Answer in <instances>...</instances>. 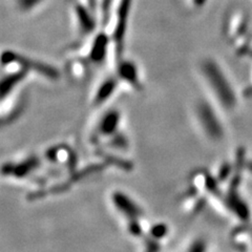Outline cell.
I'll return each instance as SVG.
<instances>
[{
    "instance_id": "obj_1",
    "label": "cell",
    "mask_w": 252,
    "mask_h": 252,
    "mask_svg": "<svg viewBox=\"0 0 252 252\" xmlns=\"http://www.w3.org/2000/svg\"><path fill=\"white\" fill-rule=\"evenodd\" d=\"M133 0H113L108 10L104 29L112 42V64L125 56V42L127 37Z\"/></svg>"
},
{
    "instance_id": "obj_2",
    "label": "cell",
    "mask_w": 252,
    "mask_h": 252,
    "mask_svg": "<svg viewBox=\"0 0 252 252\" xmlns=\"http://www.w3.org/2000/svg\"><path fill=\"white\" fill-rule=\"evenodd\" d=\"M198 74L205 89L222 106L233 104V91L224 72L218 63L210 58L203 59L198 65Z\"/></svg>"
},
{
    "instance_id": "obj_3",
    "label": "cell",
    "mask_w": 252,
    "mask_h": 252,
    "mask_svg": "<svg viewBox=\"0 0 252 252\" xmlns=\"http://www.w3.org/2000/svg\"><path fill=\"white\" fill-rule=\"evenodd\" d=\"M1 67L20 68L31 76H36L49 82H57L61 78L60 70L53 63L12 49L2 51Z\"/></svg>"
},
{
    "instance_id": "obj_4",
    "label": "cell",
    "mask_w": 252,
    "mask_h": 252,
    "mask_svg": "<svg viewBox=\"0 0 252 252\" xmlns=\"http://www.w3.org/2000/svg\"><path fill=\"white\" fill-rule=\"evenodd\" d=\"M88 60L94 68L100 67L112 59V42L104 29H98L94 33L73 47Z\"/></svg>"
},
{
    "instance_id": "obj_5",
    "label": "cell",
    "mask_w": 252,
    "mask_h": 252,
    "mask_svg": "<svg viewBox=\"0 0 252 252\" xmlns=\"http://www.w3.org/2000/svg\"><path fill=\"white\" fill-rule=\"evenodd\" d=\"M113 72L119 80L121 88H126L133 93L144 91V81L142 70L138 63L128 57H122L113 64Z\"/></svg>"
},
{
    "instance_id": "obj_6",
    "label": "cell",
    "mask_w": 252,
    "mask_h": 252,
    "mask_svg": "<svg viewBox=\"0 0 252 252\" xmlns=\"http://www.w3.org/2000/svg\"><path fill=\"white\" fill-rule=\"evenodd\" d=\"M120 88L121 84L114 72L103 76L94 85L91 93V104L94 107L106 104L114 98Z\"/></svg>"
},
{
    "instance_id": "obj_7",
    "label": "cell",
    "mask_w": 252,
    "mask_h": 252,
    "mask_svg": "<svg viewBox=\"0 0 252 252\" xmlns=\"http://www.w3.org/2000/svg\"><path fill=\"white\" fill-rule=\"evenodd\" d=\"M65 67L67 75L76 83L88 81L94 70L91 63L73 49L67 53Z\"/></svg>"
},
{
    "instance_id": "obj_8",
    "label": "cell",
    "mask_w": 252,
    "mask_h": 252,
    "mask_svg": "<svg viewBox=\"0 0 252 252\" xmlns=\"http://www.w3.org/2000/svg\"><path fill=\"white\" fill-rule=\"evenodd\" d=\"M27 93L25 85L1 98L2 119H12L13 117L17 116L21 112L27 102Z\"/></svg>"
},
{
    "instance_id": "obj_9",
    "label": "cell",
    "mask_w": 252,
    "mask_h": 252,
    "mask_svg": "<svg viewBox=\"0 0 252 252\" xmlns=\"http://www.w3.org/2000/svg\"><path fill=\"white\" fill-rule=\"evenodd\" d=\"M195 117L199 123L203 126V128L211 133L217 132L218 123L214 109L210 106L207 101L199 100L194 106Z\"/></svg>"
},
{
    "instance_id": "obj_10",
    "label": "cell",
    "mask_w": 252,
    "mask_h": 252,
    "mask_svg": "<svg viewBox=\"0 0 252 252\" xmlns=\"http://www.w3.org/2000/svg\"><path fill=\"white\" fill-rule=\"evenodd\" d=\"M16 10L22 14H33L40 10L47 0H13Z\"/></svg>"
},
{
    "instance_id": "obj_11",
    "label": "cell",
    "mask_w": 252,
    "mask_h": 252,
    "mask_svg": "<svg viewBox=\"0 0 252 252\" xmlns=\"http://www.w3.org/2000/svg\"><path fill=\"white\" fill-rule=\"evenodd\" d=\"M113 0H97V5H98V14H99V19H100V26L101 28L103 27L104 22L106 20L108 10L112 4Z\"/></svg>"
},
{
    "instance_id": "obj_12",
    "label": "cell",
    "mask_w": 252,
    "mask_h": 252,
    "mask_svg": "<svg viewBox=\"0 0 252 252\" xmlns=\"http://www.w3.org/2000/svg\"><path fill=\"white\" fill-rule=\"evenodd\" d=\"M67 2H68V5H82V6H86V7H89V9L96 11L98 13L97 0H67ZM98 16H99V14H98Z\"/></svg>"
},
{
    "instance_id": "obj_13",
    "label": "cell",
    "mask_w": 252,
    "mask_h": 252,
    "mask_svg": "<svg viewBox=\"0 0 252 252\" xmlns=\"http://www.w3.org/2000/svg\"><path fill=\"white\" fill-rule=\"evenodd\" d=\"M185 1L189 6L194 7V9H198V7L203 6L207 0H185Z\"/></svg>"
}]
</instances>
